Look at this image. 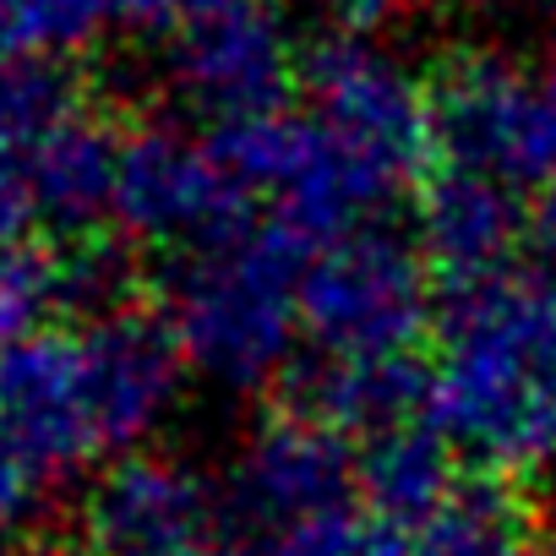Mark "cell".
<instances>
[{
	"mask_svg": "<svg viewBox=\"0 0 556 556\" xmlns=\"http://www.w3.org/2000/svg\"><path fill=\"white\" fill-rule=\"evenodd\" d=\"M186 355L164 317L115 306L0 355V431L50 480L142 453L169 420Z\"/></svg>",
	"mask_w": 556,
	"mask_h": 556,
	"instance_id": "obj_1",
	"label": "cell"
},
{
	"mask_svg": "<svg viewBox=\"0 0 556 556\" xmlns=\"http://www.w3.org/2000/svg\"><path fill=\"white\" fill-rule=\"evenodd\" d=\"M426 420L491 480L556 464V278L502 273L447 301Z\"/></svg>",
	"mask_w": 556,
	"mask_h": 556,
	"instance_id": "obj_2",
	"label": "cell"
},
{
	"mask_svg": "<svg viewBox=\"0 0 556 556\" xmlns=\"http://www.w3.org/2000/svg\"><path fill=\"white\" fill-rule=\"evenodd\" d=\"M312 240L278 224H240L175 262L164 323L186 355V371L218 393H262L290 371L301 328V278Z\"/></svg>",
	"mask_w": 556,
	"mask_h": 556,
	"instance_id": "obj_3",
	"label": "cell"
},
{
	"mask_svg": "<svg viewBox=\"0 0 556 556\" xmlns=\"http://www.w3.org/2000/svg\"><path fill=\"white\" fill-rule=\"evenodd\" d=\"M431 267L415 240L361 224L312 251L301 278V328L323 361L415 355L431 328Z\"/></svg>",
	"mask_w": 556,
	"mask_h": 556,
	"instance_id": "obj_4",
	"label": "cell"
},
{
	"mask_svg": "<svg viewBox=\"0 0 556 556\" xmlns=\"http://www.w3.org/2000/svg\"><path fill=\"white\" fill-rule=\"evenodd\" d=\"M306 104L317 126L339 142V153L393 202L437 153L431 137V83H420L393 50L377 39H323L301 72Z\"/></svg>",
	"mask_w": 556,
	"mask_h": 556,
	"instance_id": "obj_5",
	"label": "cell"
},
{
	"mask_svg": "<svg viewBox=\"0 0 556 556\" xmlns=\"http://www.w3.org/2000/svg\"><path fill=\"white\" fill-rule=\"evenodd\" d=\"M431 137L453 169L491 175L513 191L556 180V142L534 72L496 50L453 55L431 77Z\"/></svg>",
	"mask_w": 556,
	"mask_h": 556,
	"instance_id": "obj_6",
	"label": "cell"
},
{
	"mask_svg": "<svg viewBox=\"0 0 556 556\" xmlns=\"http://www.w3.org/2000/svg\"><path fill=\"white\" fill-rule=\"evenodd\" d=\"M83 556H229L224 491L175 453L110 464L77 513Z\"/></svg>",
	"mask_w": 556,
	"mask_h": 556,
	"instance_id": "obj_7",
	"label": "cell"
},
{
	"mask_svg": "<svg viewBox=\"0 0 556 556\" xmlns=\"http://www.w3.org/2000/svg\"><path fill=\"white\" fill-rule=\"evenodd\" d=\"M245 191L229 180L213 137H191L175 121H148L121 137V175H115V224L142 245H180L197 251L229 229H240Z\"/></svg>",
	"mask_w": 556,
	"mask_h": 556,
	"instance_id": "obj_8",
	"label": "cell"
},
{
	"mask_svg": "<svg viewBox=\"0 0 556 556\" xmlns=\"http://www.w3.org/2000/svg\"><path fill=\"white\" fill-rule=\"evenodd\" d=\"M218 491L229 529H278L361 507L350 442L306 409H278L256 420L240 437Z\"/></svg>",
	"mask_w": 556,
	"mask_h": 556,
	"instance_id": "obj_9",
	"label": "cell"
},
{
	"mask_svg": "<svg viewBox=\"0 0 556 556\" xmlns=\"http://www.w3.org/2000/svg\"><path fill=\"white\" fill-rule=\"evenodd\" d=\"M169 88L207 115L213 126H235L267 110H285L290 88L306 72V55L295 45L290 17L273 0H245V7L207 17L169 39Z\"/></svg>",
	"mask_w": 556,
	"mask_h": 556,
	"instance_id": "obj_10",
	"label": "cell"
},
{
	"mask_svg": "<svg viewBox=\"0 0 556 556\" xmlns=\"http://www.w3.org/2000/svg\"><path fill=\"white\" fill-rule=\"evenodd\" d=\"M529 235V213L513 186L475 169H431L415 191V245L447 290H480L513 273V251Z\"/></svg>",
	"mask_w": 556,
	"mask_h": 556,
	"instance_id": "obj_11",
	"label": "cell"
},
{
	"mask_svg": "<svg viewBox=\"0 0 556 556\" xmlns=\"http://www.w3.org/2000/svg\"><path fill=\"white\" fill-rule=\"evenodd\" d=\"M115 175H121V131L93 110L72 115L50 142H39L23 159V180L39 224L72 240H88L93 224L115 213Z\"/></svg>",
	"mask_w": 556,
	"mask_h": 556,
	"instance_id": "obj_12",
	"label": "cell"
},
{
	"mask_svg": "<svg viewBox=\"0 0 556 556\" xmlns=\"http://www.w3.org/2000/svg\"><path fill=\"white\" fill-rule=\"evenodd\" d=\"M453 447L437 437L431 420L399 426L377 442H361L355 453V480H361V507L382 534H415L420 523H431L453 491Z\"/></svg>",
	"mask_w": 556,
	"mask_h": 556,
	"instance_id": "obj_13",
	"label": "cell"
},
{
	"mask_svg": "<svg viewBox=\"0 0 556 556\" xmlns=\"http://www.w3.org/2000/svg\"><path fill=\"white\" fill-rule=\"evenodd\" d=\"M312 420L339 431L344 442H377L399 426L426 420V371L415 355L388 361H317L301 377V404Z\"/></svg>",
	"mask_w": 556,
	"mask_h": 556,
	"instance_id": "obj_14",
	"label": "cell"
},
{
	"mask_svg": "<svg viewBox=\"0 0 556 556\" xmlns=\"http://www.w3.org/2000/svg\"><path fill=\"white\" fill-rule=\"evenodd\" d=\"M545 540L534 534V513L502 480L458 485L453 502L420 523L415 534H382L371 556H540Z\"/></svg>",
	"mask_w": 556,
	"mask_h": 556,
	"instance_id": "obj_15",
	"label": "cell"
},
{
	"mask_svg": "<svg viewBox=\"0 0 556 556\" xmlns=\"http://www.w3.org/2000/svg\"><path fill=\"white\" fill-rule=\"evenodd\" d=\"M83 88L55 61H17L0 55V153L28 159L39 142H50L72 115H83Z\"/></svg>",
	"mask_w": 556,
	"mask_h": 556,
	"instance_id": "obj_16",
	"label": "cell"
},
{
	"mask_svg": "<svg viewBox=\"0 0 556 556\" xmlns=\"http://www.w3.org/2000/svg\"><path fill=\"white\" fill-rule=\"evenodd\" d=\"M110 17V0H0V55L66 66L104 34Z\"/></svg>",
	"mask_w": 556,
	"mask_h": 556,
	"instance_id": "obj_17",
	"label": "cell"
},
{
	"mask_svg": "<svg viewBox=\"0 0 556 556\" xmlns=\"http://www.w3.org/2000/svg\"><path fill=\"white\" fill-rule=\"evenodd\" d=\"M61 306H72V278L61 251H39V245L0 251V355L55 328L50 317Z\"/></svg>",
	"mask_w": 556,
	"mask_h": 556,
	"instance_id": "obj_18",
	"label": "cell"
},
{
	"mask_svg": "<svg viewBox=\"0 0 556 556\" xmlns=\"http://www.w3.org/2000/svg\"><path fill=\"white\" fill-rule=\"evenodd\" d=\"M371 545L377 534L361 507L278 529H229V556H371Z\"/></svg>",
	"mask_w": 556,
	"mask_h": 556,
	"instance_id": "obj_19",
	"label": "cell"
},
{
	"mask_svg": "<svg viewBox=\"0 0 556 556\" xmlns=\"http://www.w3.org/2000/svg\"><path fill=\"white\" fill-rule=\"evenodd\" d=\"M45 485H50V475L0 431V545L17 540L34 523V513L45 502Z\"/></svg>",
	"mask_w": 556,
	"mask_h": 556,
	"instance_id": "obj_20",
	"label": "cell"
},
{
	"mask_svg": "<svg viewBox=\"0 0 556 556\" xmlns=\"http://www.w3.org/2000/svg\"><path fill=\"white\" fill-rule=\"evenodd\" d=\"M115 7V23H126L131 34H153V39H180L186 28L207 23V17H224L245 0H110Z\"/></svg>",
	"mask_w": 556,
	"mask_h": 556,
	"instance_id": "obj_21",
	"label": "cell"
},
{
	"mask_svg": "<svg viewBox=\"0 0 556 556\" xmlns=\"http://www.w3.org/2000/svg\"><path fill=\"white\" fill-rule=\"evenodd\" d=\"M39 224L34 213V197H28V180H23V164L0 153V251L12 245H28L23 235Z\"/></svg>",
	"mask_w": 556,
	"mask_h": 556,
	"instance_id": "obj_22",
	"label": "cell"
},
{
	"mask_svg": "<svg viewBox=\"0 0 556 556\" xmlns=\"http://www.w3.org/2000/svg\"><path fill=\"white\" fill-rule=\"evenodd\" d=\"M312 7H317L344 39H371V34L388 28L399 12H409L415 0H312Z\"/></svg>",
	"mask_w": 556,
	"mask_h": 556,
	"instance_id": "obj_23",
	"label": "cell"
},
{
	"mask_svg": "<svg viewBox=\"0 0 556 556\" xmlns=\"http://www.w3.org/2000/svg\"><path fill=\"white\" fill-rule=\"evenodd\" d=\"M529 235L540 240V251L556 262V180H545L534 191V213H529Z\"/></svg>",
	"mask_w": 556,
	"mask_h": 556,
	"instance_id": "obj_24",
	"label": "cell"
},
{
	"mask_svg": "<svg viewBox=\"0 0 556 556\" xmlns=\"http://www.w3.org/2000/svg\"><path fill=\"white\" fill-rule=\"evenodd\" d=\"M458 7H464L469 17H480V23H513V17L534 12L540 0H458Z\"/></svg>",
	"mask_w": 556,
	"mask_h": 556,
	"instance_id": "obj_25",
	"label": "cell"
},
{
	"mask_svg": "<svg viewBox=\"0 0 556 556\" xmlns=\"http://www.w3.org/2000/svg\"><path fill=\"white\" fill-rule=\"evenodd\" d=\"M534 83H540V104H545V121H551V142H556V50L534 66Z\"/></svg>",
	"mask_w": 556,
	"mask_h": 556,
	"instance_id": "obj_26",
	"label": "cell"
},
{
	"mask_svg": "<svg viewBox=\"0 0 556 556\" xmlns=\"http://www.w3.org/2000/svg\"><path fill=\"white\" fill-rule=\"evenodd\" d=\"M17 556H72V551H50V545H28V551H17Z\"/></svg>",
	"mask_w": 556,
	"mask_h": 556,
	"instance_id": "obj_27",
	"label": "cell"
},
{
	"mask_svg": "<svg viewBox=\"0 0 556 556\" xmlns=\"http://www.w3.org/2000/svg\"><path fill=\"white\" fill-rule=\"evenodd\" d=\"M540 556H556V540H545V551H540Z\"/></svg>",
	"mask_w": 556,
	"mask_h": 556,
	"instance_id": "obj_28",
	"label": "cell"
}]
</instances>
